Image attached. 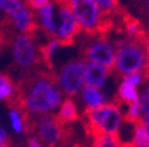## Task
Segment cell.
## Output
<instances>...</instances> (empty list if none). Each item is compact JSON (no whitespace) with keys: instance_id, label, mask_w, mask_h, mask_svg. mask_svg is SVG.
Instances as JSON below:
<instances>
[{"instance_id":"cell-1","label":"cell","mask_w":149,"mask_h":147,"mask_svg":"<svg viewBox=\"0 0 149 147\" xmlns=\"http://www.w3.org/2000/svg\"><path fill=\"white\" fill-rule=\"evenodd\" d=\"M57 74L37 66L16 84V94L9 106L22 109L25 114L41 115L53 111L61 104V92L56 84Z\"/></svg>"},{"instance_id":"cell-2","label":"cell","mask_w":149,"mask_h":147,"mask_svg":"<svg viewBox=\"0 0 149 147\" xmlns=\"http://www.w3.org/2000/svg\"><path fill=\"white\" fill-rule=\"evenodd\" d=\"M115 70L120 76L140 73L149 81V40L144 29L136 37H123L116 41Z\"/></svg>"},{"instance_id":"cell-3","label":"cell","mask_w":149,"mask_h":147,"mask_svg":"<svg viewBox=\"0 0 149 147\" xmlns=\"http://www.w3.org/2000/svg\"><path fill=\"white\" fill-rule=\"evenodd\" d=\"M69 7L87 36H108L115 27L112 15L107 13L96 0H69Z\"/></svg>"},{"instance_id":"cell-4","label":"cell","mask_w":149,"mask_h":147,"mask_svg":"<svg viewBox=\"0 0 149 147\" xmlns=\"http://www.w3.org/2000/svg\"><path fill=\"white\" fill-rule=\"evenodd\" d=\"M121 105L102 104L97 107H85L84 110V129L92 138L100 134H117L124 119L120 109Z\"/></svg>"},{"instance_id":"cell-5","label":"cell","mask_w":149,"mask_h":147,"mask_svg":"<svg viewBox=\"0 0 149 147\" xmlns=\"http://www.w3.org/2000/svg\"><path fill=\"white\" fill-rule=\"evenodd\" d=\"M25 126L27 133L36 135L45 147H56L67 139V134L69 130H65L59 122L57 117L49 114H25Z\"/></svg>"},{"instance_id":"cell-6","label":"cell","mask_w":149,"mask_h":147,"mask_svg":"<svg viewBox=\"0 0 149 147\" xmlns=\"http://www.w3.org/2000/svg\"><path fill=\"white\" fill-rule=\"evenodd\" d=\"M36 33H22L19 32L13 36L9 45L12 49V58L15 64L23 69L41 66V52L40 45L37 44Z\"/></svg>"},{"instance_id":"cell-7","label":"cell","mask_w":149,"mask_h":147,"mask_svg":"<svg viewBox=\"0 0 149 147\" xmlns=\"http://www.w3.org/2000/svg\"><path fill=\"white\" fill-rule=\"evenodd\" d=\"M4 17L7 23L17 32L22 33H36L40 29L32 9L22 0H6L4 3Z\"/></svg>"},{"instance_id":"cell-8","label":"cell","mask_w":149,"mask_h":147,"mask_svg":"<svg viewBox=\"0 0 149 147\" xmlns=\"http://www.w3.org/2000/svg\"><path fill=\"white\" fill-rule=\"evenodd\" d=\"M89 40L85 41L81 48V56L84 60L104 65L111 72L115 69L116 49L107 39V36H88Z\"/></svg>"},{"instance_id":"cell-9","label":"cell","mask_w":149,"mask_h":147,"mask_svg":"<svg viewBox=\"0 0 149 147\" xmlns=\"http://www.w3.org/2000/svg\"><path fill=\"white\" fill-rule=\"evenodd\" d=\"M84 68L85 62L83 60H71L60 69L57 81L60 89L68 97H76L80 93L84 84Z\"/></svg>"},{"instance_id":"cell-10","label":"cell","mask_w":149,"mask_h":147,"mask_svg":"<svg viewBox=\"0 0 149 147\" xmlns=\"http://www.w3.org/2000/svg\"><path fill=\"white\" fill-rule=\"evenodd\" d=\"M83 32L77 19L69 4L59 6V17H57V32L55 39H57L61 46H71L74 44L76 37Z\"/></svg>"},{"instance_id":"cell-11","label":"cell","mask_w":149,"mask_h":147,"mask_svg":"<svg viewBox=\"0 0 149 147\" xmlns=\"http://www.w3.org/2000/svg\"><path fill=\"white\" fill-rule=\"evenodd\" d=\"M109 73L111 70L104 65L88 61L85 62V68H84V84L91 88L101 89Z\"/></svg>"},{"instance_id":"cell-12","label":"cell","mask_w":149,"mask_h":147,"mask_svg":"<svg viewBox=\"0 0 149 147\" xmlns=\"http://www.w3.org/2000/svg\"><path fill=\"white\" fill-rule=\"evenodd\" d=\"M39 20H40V28L43 29L44 35L48 39H55L56 32H57V23L55 21L53 4L48 3L45 7L39 9Z\"/></svg>"},{"instance_id":"cell-13","label":"cell","mask_w":149,"mask_h":147,"mask_svg":"<svg viewBox=\"0 0 149 147\" xmlns=\"http://www.w3.org/2000/svg\"><path fill=\"white\" fill-rule=\"evenodd\" d=\"M118 16H120V25H121L120 29L128 37H136L137 35H140L144 31L143 27H141V23L134 16L128 13L125 9Z\"/></svg>"},{"instance_id":"cell-14","label":"cell","mask_w":149,"mask_h":147,"mask_svg":"<svg viewBox=\"0 0 149 147\" xmlns=\"http://www.w3.org/2000/svg\"><path fill=\"white\" fill-rule=\"evenodd\" d=\"M117 104L118 105H130L134 102H139L140 95L136 90V86L133 84L123 80L117 90Z\"/></svg>"},{"instance_id":"cell-15","label":"cell","mask_w":149,"mask_h":147,"mask_svg":"<svg viewBox=\"0 0 149 147\" xmlns=\"http://www.w3.org/2000/svg\"><path fill=\"white\" fill-rule=\"evenodd\" d=\"M56 117H57V119H59V122L61 125H68V123H72L79 119L77 106H76V104H74L72 98H67L63 102Z\"/></svg>"},{"instance_id":"cell-16","label":"cell","mask_w":149,"mask_h":147,"mask_svg":"<svg viewBox=\"0 0 149 147\" xmlns=\"http://www.w3.org/2000/svg\"><path fill=\"white\" fill-rule=\"evenodd\" d=\"M16 94V84L12 77L6 73H0V102L11 104Z\"/></svg>"},{"instance_id":"cell-17","label":"cell","mask_w":149,"mask_h":147,"mask_svg":"<svg viewBox=\"0 0 149 147\" xmlns=\"http://www.w3.org/2000/svg\"><path fill=\"white\" fill-rule=\"evenodd\" d=\"M92 147H133L117 134H100L93 138Z\"/></svg>"},{"instance_id":"cell-18","label":"cell","mask_w":149,"mask_h":147,"mask_svg":"<svg viewBox=\"0 0 149 147\" xmlns=\"http://www.w3.org/2000/svg\"><path fill=\"white\" fill-rule=\"evenodd\" d=\"M8 110V118L9 125L16 134H23L27 133V126H25V113L16 106H9Z\"/></svg>"},{"instance_id":"cell-19","label":"cell","mask_w":149,"mask_h":147,"mask_svg":"<svg viewBox=\"0 0 149 147\" xmlns=\"http://www.w3.org/2000/svg\"><path fill=\"white\" fill-rule=\"evenodd\" d=\"M83 99L85 102V106L92 109V107H97L100 105L105 104L107 101V95L104 93H101L96 88H91V86H85L81 92Z\"/></svg>"},{"instance_id":"cell-20","label":"cell","mask_w":149,"mask_h":147,"mask_svg":"<svg viewBox=\"0 0 149 147\" xmlns=\"http://www.w3.org/2000/svg\"><path fill=\"white\" fill-rule=\"evenodd\" d=\"M130 143L133 147H149V133L141 122V118L136 123H133Z\"/></svg>"},{"instance_id":"cell-21","label":"cell","mask_w":149,"mask_h":147,"mask_svg":"<svg viewBox=\"0 0 149 147\" xmlns=\"http://www.w3.org/2000/svg\"><path fill=\"white\" fill-rule=\"evenodd\" d=\"M96 1L100 4V7H101L107 13H109V15H112V16H116V15L118 16L124 11V8L121 7L118 0H96Z\"/></svg>"},{"instance_id":"cell-22","label":"cell","mask_w":149,"mask_h":147,"mask_svg":"<svg viewBox=\"0 0 149 147\" xmlns=\"http://www.w3.org/2000/svg\"><path fill=\"white\" fill-rule=\"evenodd\" d=\"M141 107H140V102H134V104L128 105V111L124 115V121L125 123H136L137 121L141 118Z\"/></svg>"},{"instance_id":"cell-23","label":"cell","mask_w":149,"mask_h":147,"mask_svg":"<svg viewBox=\"0 0 149 147\" xmlns=\"http://www.w3.org/2000/svg\"><path fill=\"white\" fill-rule=\"evenodd\" d=\"M139 102L143 115H149V86L143 92V94L140 95Z\"/></svg>"},{"instance_id":"cell-24","label":"cell","mask_w":149,"mask_h":147,"mask_svg":"<svg viewBox=\"0 0 149 147\" xmlns=\"http://www.w3.org/2000/svg\"><path fill=\"white\" fill-rule=\"evenodd\" d=\"M25 3L28 4V7L31 9H41L43 7H45L47 4L49 3V0H25Z\"/></svg>"},{"instance_id":"cell-25","label":"cell","mask_w":149,"mask_h":147,"mask_svg":"<svg viewBox=\"0 0 149 147\" xmlns=\"http://www.w3.org/2000/svg\"><path fill=\"white\" fill-rule=\"evenodd\" d=\"M27 146L28 147H43V143L39 138H37L36 135H29L27 139Z\"/></svg>"},{"instance_id":"cell-26","label":"cell","mask_w":149,"mask_h":147,"mask_svg":"<svg viewBox=\"0 0 149 147\" xmlns=\"http://www.w3.org/2000/svg\"><path fill=\"white\" fill-rule=\"evenodd\" d=\"M7 141H8V134H7L1 121H0V142H1V143H7Z\"/></svg>"},{"instance_id":"cell-27","label":"cell","mask_w":149,"mask_h":147,"mask_svg":"<svg viewBox=\"0 0 149 147\" xmlns=\"http://www.w3.org/2000/svg\"><path fill=\"white\" fill-rule=\"evenodd\" d=\"M141 122H143V125L145 126V129L148 130V133H149V115H143L141 117Z\"/></svg>"},{"instance_id":"cell-28","label":"cell","mask_w":149,"mask_h":147,"mask_svg":"<svg viewBox=\"0 0 149 147\" xmlns=\"http://www.w3.org/2000/svg\"><path fill=\"white\" fill-rule=\"evenodd\" d=\"M55 4L57 6H64V4H69V0H52Z\"/></svg>"},{"instance_id":"cell-29","label":"cell","mask_w":149,"mask_h":147,"mask_svg":"<svg viewBox=\"0 0 149 147\" xmlns=\"http://www.w3.org/2000/svg\"><path fill=\"white\" fill-rule=\"evenodd\" d=\"M4 3H6V0H0V13H3V16H4V12H3Z\"/></svg>"},{"instance_id":"cell-30","label":"cell","mask_w":149,"mask_h":147,"mask_svg":"<svg viewBox=\"0 0 149 147\" xmlns=\"http://www.w3.org/2000/svg\"><path fill=\"white\" fill-rule=\"evenodd\" d=\"M0 147H8V146H7V143H0Z\"/></svg>"},{"instance_id":"cell-31","label":"cell","mask_w":149,"mask_h":147,"mask_svg":"<svg viewBox=\"0 0 149 147\" xmlns=\"http://www.w3.org/2000/svg\"><path fill=\"white\" fill-rule=\"evenodd\" d=\"M148 40H149V31H148Z\"/></svg>"},{"instance_id":"cell-32","label":"cell","mask_w":149,"mask_h":147,"mask_svg":"<svg viewBox=\"0 0 149 147\" xmlns=\"http://www.w3.org/2000/svg\"><path fill=\"white\" fill-rule=\"evenodd\" d=\"M0 143H1V142H0Z\"/></svg>"},{"instance_id":"cell-33","label":"cell","mask_w":149,"mask_h":147,"mask_svg":"<svg viewBox=\"0 0 149 147\" xmlns=\"http://www.w3.org/2000/svg\"><path fill=\"white\" fill-rule=\"evenodd\" d=\"M24 1H25V0H24Z\"/></svg>"}]
</instances>
